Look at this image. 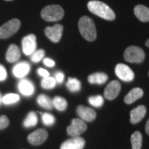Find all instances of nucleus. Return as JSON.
<instances>
[{
    "mask_svg": "<svg viewBox=\"0 0 149 149\" xmlns=\"http://www.w3.org/2000/svg\"><path fill=\"white\" fill-rule=\"evenodd\" d=\"M88 8L93 14L104 19L112 21L115 19V14L113 10L105 3L100 1H90L88 3Z\"/></svg>",
    "mask_w": 149,
    "mask_h": 149,
    "instance_id": "f257e3e1",
    "label": "nucleus"
},
{
    "mask_svg": "<svg viewBox=\"0 0 149 149\" xmlns=\"http://www.w3.org/2000/svg\"><path fill=\"white\" fill-rule=\"evenodd\" d=\"M78 26L80 33L85 40L93 42L97 37V31L94 22L88 16H83L80 18Z\"/></svg>",
    "mask_w": 149,
    "mask_h": 149,
    "instance_id": "f03ea898",
    "label": "nucleus"
},
{
    "mask_svg": "<svg viewBox=\"0 0 149 149\" xmlns=\"http://www.w3.org/2000/svg\"><path fill=\"white\" fill-rule=\"evenodd\" d=\"M64 11L59 5H48L44 7L41 12L43 19L47 22H57L64 17Z\"/></svg>",
    "mask_w": 149,
    "mask_h": 149,
    "instance_id": "7ed1b4c3",
    "label": "nucleus"
},
{
    "mask_svg": "<svg viewBox=\"0 0 149 149\" xmlns=\"http://www.w3.org/2000/svg\"><path fill=\"white\" fill-rule=\"evenodd\" d=\"M124 57L126 61L130 63H141L145 59V53L141 48L131 46L125 50Z\"/></svg>",
    "mask_w": 149,
    "mask_h": 149,
    "instance_id": "20e7f679",
    "label": "nucleus"
},
{
    "mask_svg": "<svg viewBox=\"0 0 149 149\" xmlns=\"http://www.w3.org/2000/svg\"><path fill=\"white\" fill-rule=\"evenodd\" d=\"M21 26L18 19H13L0 27V39H6L17 32Z\"/></svg>",
    "mask_w": 149,
    "mask_h": 149,
    "instance_id": "39448f33",
    "label": "nucleus"
},
{
    "mask_svg": "<svg viewBox=\"0 0 149 149\" xmlns=\"http://www.w3.org/2000/svg\"><path fill=\"white\" fill-rule=\"evenodd\" d=\"M87 129L86 124L81 119H73L71 124L67 128L68 135L72 137H78L81 133H84Z\"/></svg>",
    "mask_w": 149,
    "mask_h": 149,
    "instance_id": "423d86ee",
    "label": "nucleus"
},
{
    "mask_svg": "<svg viewBox=\"0 0 149 149\" xmlns=\"http://www.w3.org/2000/svg\"><path fill=\"white\" fill-rule=\"evenodd\" d=\"M116 75L124 81H132L135 77V74L130 67L127 65L119 64L115 67Z\"/></svg>",
    "mask_w": 149,
    "mask_h": 149,
    "instance_id": "0eeeda50",
    "label": "nucleus"
},
{
    "mask_svg": "<svg viewBox=\"0 0 149 149\" xmlns=\"http://www.w3.org/2000/svg\"><path fill=\"white\" fill-rule=\"evenodd\" d=\"M22 50L26 55H31L35 51L37 47L36 36L30 34L24 37L22 41Z\"/></svg>",
    "mask_w": 149,
    "mask_h": 149,
    "instance_id": "6e6552de",
    "label": "nucleus"
},
{
    "mask_svg": "<svg viewBox=\"0 0 149 149\" xmlns=\"http://www.w3.org/2000/svg\"><path fill=\"white\" fill-rule=\"evenodd\" d=\"M63 26L61 24H55L53 26L46 28L45 35L50 40L54 43H57L61 40L63 33Z\"/></svg>",
    "mask_w": 149,
    "mask_h": 149,
    "instance_id": "1a4fd4ad",
    "label": "nucleus"
},
{
    "mask_svg": "<svg viewBox=\"0 0 149 149\" xmlns=\"http://www.w3.org/2000/svg\"><path fill=\"white\" fill-rule=\"evenodd\" d=\"M48 135L47 130L43 128H40L30 134L28 136V140L31 144L38 146L43 144L46 140V139L48 138Z\"/></svg>",
    "mask_w": 149,
    "mask_h": 149,
    "instance_id": "9d476101",
    "label": "nucleus"
},
{
    "mask_svg": "<svg viewBox=\"0 0 149 149\" xmlns=\"http://www.w3.org/2000/svg\"><path fill=\"white\" fill-rule=\"evenodd\" d=\"M121 91V84L118 81L114 80L107 86L104 90V95L105 98L109 100H113L117 97Z\"/></svg>",
    "mask_w": 149,
    "mask_h": 149,
    "instance_id": "9b49d317",
    "label": "nucleus"
},
{
    "mask_svg": "<svg viewBox=\"0 0 149 149\" xmlns=\"http://www.w3.org/2000/svg\"><path fill=\"white\" fill-rule=\"evenodd\" d=\"M84 146L85 140L78 136L65 141L61 145L60 149H83Z\"/></svg>",
    "mask_w": 149,
    "mask_h": 149,
    "instance_id": "f8f14e48",
    "label": "nucleus"
},
{
    "mask_svg": "<svg viewBox=\"0 0 149 149\" xmlns=\"http://www.w3.org/2000/svg\"><path fill=\"white\" fill-rule=\"evenodd\" d=\"M77 113L81 120L86 122H92L96 118L97 113L95 111L89 107L80 105L77 108Z\"/></svg>",
    "mask_w": 149,
    "mask_h": 149,
    "instance_id": "ddd939ff",
    "label": "nucleus"
},
{
    "mask_svg": "<svg viewBox=\"0 0 149 149\" xmlns=\"http://www.w3.org/2000/svg\"><path fill=\"white\" fill-rule=\"evenodd\" d=\"M146 113V108L144 105H139L130 111V121L132 124L139 123L144 118Z\"/></svg>",
    "mask_w": 149,
    "mask_h": 149,
    "instance_id": "4468645a",
    "label": "nucleus"
},
{
    "mask_svg": "<svg viewBox=\"0 0 149 149\" xmlns=\"http://www.w3.org/2000/svg\"><path fill=\"white\" fill-rule=\"evenodd\" d=\"M31 66L26 61H22L18 63L13 68V73L16 77L22 78L29 73Z\"/></svg>",
    "mask_w": 149,
    "mask_h": 149,
    "instance_id": "2eb2a0df",
    "label": "nucleus"
},
{
    "mask_svg": "<svg viewBox=\"0 0 149 149\" xmlns=\"http://www.w3.org/2000/svg\"><path fill=\"white\" fill-rule=\"evenodd\" d=\"M19 92L24 96H31L34 93L35 86L30 80L22 79L18 84Z\"/></svg>",
    "mask_w": 149,
    "mask_h": 149,
    "instance_id": "dca6fc26",
    "label": "nucleus"
},
{
    "mask_svg": "<svg viewBox=\"0 0 149 149\" xmlns=\"http://www.w3.org/2000/svg\"><path fill=\"white\" fill-rule=\"evenodd\" d=\"M21 57V52L19 47L15 44H11L8 48L6 54V59L10 63L18 61Z\"/></svg>",
    "mask_w": 149,
    "mask_h": 149,
    "instance_id": "f3484780",
    "label": "nucleus"
},
{
    "mask_svg": "<svg viewBox=\"0 0 149 149\" xmlns=\"http://www.w3.org/2000/svg\"><path fill=\"white\" fill-rule=\"evenodd\" d=\"M134 13L139 21L149 22V8L144 5H137L134 8Z\"/></svg>",
    "mask_w": 149,
    "mask_h": 149,
    "instance_id": "a211bd4d",
    "label": "nucleus"
},
{
    "mask_svg": "<svg viewBox=\"0 0 149 149\" xmlns=\"http://www.w3.org/2000/svg\"><path fill=\"white\" fill-rule=\"evenodd\" d=\"M143 95H144V91L142 89L140 88H134L125 96L124 102L126 104H130L140 99Z\"/></svg>",
    "mask_w": 149,
    "mask_h": 149,
    "instance_id": "6ab92c4d",
    "label": "nucleus"
},
{
    "mask_svg": "<svg viewBox=\"0 0 149 149\" xmlns=\"http://www.w3.org/2000/svg\"><path fill=\"white\" fill-rule=\"evenodd\" d=\"M88 80L89 83L94 84H103L107 82L108 75L104 72H95L88 76Z\"/></svg>",
    "mask_w": 149,
    "mask_h": 149,
    "instance_id": "aec40b11",
    "label": "nucleus"
},
{
    "mask_svg": "<svg viewBox=\"0 0 149 149\" xmlns=\"http://www.w3.org/2000/svg\"><path fill=\"white\" fill-rule=\"evenodd\" d=\"M37 102L39 105H40L41 107L44 108V109L48 110H51L53 109V100H52L49 97L46 95H40L37 97Z\"/></svg>",
    "mask_w": 149,
    "mask_h": 149,
    "instance_id": "412c9836",
    "label": "nucleus"
},
{
    "mask_svg": "<svg viewBox=\"0 0 149 149\" xmlns=\"http://www.w3.org/2000/svg\"><path fill=\"white\" fill-rule=\"evenodd\" d=\"M132 149H141L142 146V135L139 131H135L131 135Z\"/></svg>",
    "mask_w": 149,
    "mask_h": 149,
    "instance_id": "4be33fe9",
    "label": "nucleus"
},
{
    "mask_svg": "<svg viewBox=\"0 0 149 149\" xmlns=\"http://www.w3.org/2000/svg\"><path fill=\"white\" fill-rule=\"evenodd\" d=\"M37 122H38V118H37L36 113L35 112L31 111L28 114L26 119L24 120L23 125L26 128L33 127V126H36Z\"/></svg>",
    "mask_w": 149,
    "mask_h": 149,
    "instance_id": "5701e85b",
    "label": "nucleus"
},
{
    "mask_svg": "<svg viewBox=\"0 0 149 149\" xmlns=\"http://www.w3.org/2000/svg\"><path fill=\"white\" fill-rule=\"evenodd\" d=\"M53 107L59 111H64L68 107V102L66 100L62 97L57 96L53 100Z\"/></svg>",
    "mask_w": 149,
    "mask_h": 149,
    "instance_id": "b1692460",
    "label": "nucleus"
},
{
    "mask_svg": "<svg viewBox=\"0 0 149 149\" xmlns=\"http://www.w3.org/2000/svg\"><path fill=\"white\" fill-rule=\"evenodd\" d=\"M66 86L70 92H78L81 89V82L76 78H68L66 83Z\"/></svg>",
    "mask_w": 149,
    "mask_h": 149,
    "instance_id": "393cba45",
    "label": "nucleus"
},
{
    "mask_svg": "<svg viewBox=\"0 0 149 149\" xmlns=\"http://www.w3.org/2000/svg\"><path fill=\"white\" fill-rule=\"evenodd\" d=\"M56 84H57V81L55 78L48 76V77L43 78L41 85H42V88L44 89H52L55 86Z\"/></svg>",
    "mask_w": 149,
    "mask_h": 149,
    "instance_id": "a878e982",
    "label": "nucleus"
},
{
    "mask_svg": "<svg viewBox=\"0 0 149 149\" xmlns=\"http://www.w3.org/2000/svg\"><path fill=\"white\" fill-rule=\"evenodd\" d=\"M19 96L17 94H15V93H9L2 97V100L1 102H3L4 104H15L16 102H19Z\"/></svg>",
    "mask_w": 149,
    "mask_h": 149,
    "instance_id": "bb28decb",
    "label": "nucleus"
},
{
    "mask_svg": "<svg viewBox=\"0 0 149 149\" xmlns=\"http://www.w3.org/2000/svg\"><path fill=\"white\" fill-rule=\"evenodd\" d=\"M42 120L43 124H44V125L50 126L53 125V124H55V118L53 115L50 114V113H42Z\"/></svg>",
    "mask_w": 149,
    "mask_h": 149,
    "instance_id": "cd10ccee",
    "label": "nucleus"
},
{
    "mask_svg": "<svg viewBox=\"0 0 149 149\" xmlns=\"http://www.w3.org/2000/svg\"><path fill=\"white\" fill-rule=\"evenodd\" d=\"M88 102L95 107H100L103 105L104 99L101 95L91 96L88 98Z\"/></svg>",
    "mask_w": 149,
    "mask_h": 149,
    "instance_id": "c85d7f7f",
    "label": "nucleus"
},
{
    "mask_svg": "<svg viewBox=\"0 0 149 149\" xmlns=\"http://www.w3.org/2000/svg\"><path fill=\"white\" fill-rule=\"evenodd\" d=\"M45 55V51L43 49L38 50V51H35L31 56V59L32 61L35 63H37L43 59Z\"/></svg>",
    "mask_w": 149,
    "mask_h": 149,
    "instance_id": "c756f323",
    "label": "nucleus"
},
{
    "mask_svg": "<svg viewBox=\"0 0 149 149\" xmlns=\"http://www.w3.org/2000/svg\"><path fill=\"white\" fill-rule=\"evenodd\" d=\"M9 125V120L6 115L0 116V130L5 129Z\"/></svg>",
    "mask_w": 149,
    "mask_h": 149,
    "instance_id": "7c9ffc66",
    "label": "nucleus"
},
{
    "mask_svg": "<svg viewBox=\"0 0 149 149\" xmlns=\"http://www.w3.org/2000/svg\"><path fill=\"white\" fill-rule=\"evenodd\" d=\"M7 72L4 66L0 64V81H3L6 79Z\"/></svg>",
    "mask_w": 149,
    "mask_h": 149,
    "instance_id": "2f4dec72",
    "label": "nucleus"
},
{
    "mask_svg": "<svg viewBox=\"0 0 149 149\" xmlns=\"http://www.w3.org/2000/svg\"><path fill=\"white\" fill-rule=\"evenodd\" d=\"M55 79L56 81H57V83L61 84L63 81H64V73H63V72H57V73H56L55 75Z\"/></svg>",
    "mask_w": 149,
    "mask_h": 149,
    "instance_id": "473e14b6",
    "label": "nucleus"
},
{
    "mask_svg": "<svg viewBox=\"0 0 149 149\" xmlns=\"http://www.w3.org/2000/svg\"><path fill=\"white\" fill-rule=\"evenodd\" d=\"M37 72H38V74L40 76H42L43 77H46L49 76V72L46 70L44 69V68H39L38 70H37Z\"/></svg>",
    "mask_w": 149,
    "mask_h": 149,
    "instance_id": "72a5a7b5",
    "label": "nucleus"
},
{
    "mask_svg": "<svg viewBox=\"0 0 149 149\" xmlns=\"http://www.w3.org/2000/svg\"><path fill=\"white\" fill-rule=\"evenodd\" d=\"M44 64L47 66L48 67H53L55 66V61L53 60H52L51 59H48V58H46L44 59Z\"/></svg>",
    "mask_w": 149,
    "mask_h": 149,
    "instance_id": "f704fd0d",
    "label": "nucleus"
},
{
    "mask_svg": "<svg viewBox=\"0 0 149 149\" xmlns=\"http://www.w3.org/2000/svg\"><path fill=\"white\" fill-rule=\"evenodd\" d=\"M145 130H146V133L149 135V119L147 120L146 126H145Z\"/></svg>",
    "mask_w": 149,
    "mask_h": 149,
    "instance_id": "c9c22d12",
    "label": "nucleus"
},
{
    "mask_svg": "<svg viewBox=\"0 0 149 149\" xmlns=\"http://www.w3.org/2000/svg\"><path fill=\"white\" fill-rule=\"evenodd\" d=\"M146 46H148V47H149V39L146 42Z\"/></svg>",
    "mask_w": 149,
    "mask_h": 149,
    "instance_id": "e433bc0d",
    "label": "nucleus"
},
{
    "mask_svg": "<svg viewBox=\"0 0 149 149\" xmlns=\"http://www.w3.org/2000/svg\"><path fill=\"white\" fill-rule=\"evenodd\" d=\"M1 100H2V96H1V93H0V105H1Z\"/></svg>",
    "mask_w": 149,
    "mask_h": 149,
    "instance_id": "4c0bfd02",
    "label": "nucleus"
},
{
    "mask_svg": "<svg viewBox=\"0 0 149 149\" xmlns=\"http://www.w3.org/2000/svg\"><path fill=\"white\" fill-rule=\"evenodd\" d=\"M5 1H13V0H5Z\"/></svg>",
    "mask_w": 149,
    "mask_h": 149,
    "instance_id": "58836bf2",
    "label": "nucleus"
},
{
    "mask_svg": "<svg viewBox=\"0 0 149 149\" xmlns=\"http://www.w3.org/2000/svg\"><path fill=\"white\" fill-rule=\"evenodd\" d=\"M148 75H149V72H148Z\"/></svg>",
    "mask_w": 149,
    "mask_h": 149,
    "instance_id": "ea45409f",
    "label": "nucleus"
}]
</instances>
